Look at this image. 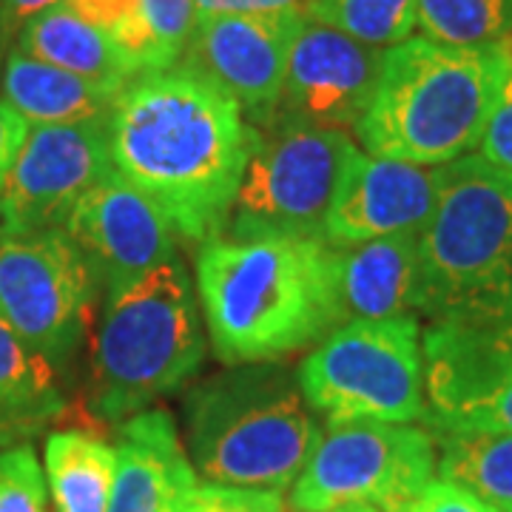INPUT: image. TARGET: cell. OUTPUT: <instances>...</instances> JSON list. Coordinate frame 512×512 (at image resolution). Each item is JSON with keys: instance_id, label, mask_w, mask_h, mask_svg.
<instances>
[{"instance_id": "obj_25", "label": "cell", "mask_w": 512, "mask_h": 512, "mask_svg": "<svg viewBox=\"0 0 512 512\" xmlns=\"http://www.w3.org/2000/svg\"><path fill=\"white\" fill-rule=\"evenodd\" d=\"M305 15L376 49L399 46L416 32V0H308Z\"/></svg>"}, {"instance_id": "obj_15", "label": "cell", "mask_w": 512, "mask_h": 512, "mask_svg": "<svg viewBox=\"0 0 512 512\" xmlns=\"http://www.w3.org/2000/svg\"><path fill=\"white\" fill-rule=\"evenodd\" d=\"M299 15L302 12L197 18L180 63L217 83L245 114L274 120Z\"/></svg>"}, {"instance_id": "obj_21", "label": "cell", "mask_w": 512, "mask_h": 512, "mask_svg": "<svg viewBox=\"0 0 512 512\" xmlns=\"http://www.w3.org/2000/svg\"><path fill=\"white\" fill-rule=\"evenodd\" d=\"M43 476L55 512H109L117 450L80 430H60L46 439Z\"/></svg>"}, {"instance_id": "obj_2", "label": "cell", "mask_w": 512, "mask_h": 512, "mask_svg": "<svg viewBox=\"0 0 512 512\" xmlns=\"http://www.w3.org/2000/svg\"><path fill=\"white\" fill-rule=\"evenodd\" d=\"M197 299L225 367L282 362L342 325L336 248L316 237L222 231L200 245Z\"/></svg>"}, {"instance_id": "obj_12", "label": "cell", "mask_w": 512, "mask_h": 512, "mask_svg": "<svg viewBox=\"0 0 512 512\" xmlns=\"http://www.w3.org/2000/svg\"><path fill=\"white\" fill-rule=\"evenodd\" d=\"M109 171V117L32 126L0 191V237L63 228L80 197Z\"/></svg>"}, {"instance_id": "obj_10", "label": "cell", "mask_w": 512, "mask_h": 512, "mask_svg": "<svg viewBox=\"0 0 512 512\" xmlns=\"http://www.w3.org/2000/svg\"><path fill=\"white\" fill-rule=\"evenodd\" d=\"M436 430L512 433V311H458L421 333Z\"/></svg>"}, {"instance_id": "obj_26", "label": "cell", "mask_w": 512, "mask_h": 512, "mask_svg": "<svg viewBox=\"0 0 512 512\" xmlns=\"http://www.w3.org/2000/svg\"><path fill=\"white\" fill-rule=\"evenodd\" d=\"M191 0H143V74L177 66L194 32Z\"/></svg>"}, {"instance_id": "obj_33", "label": "cell", "mask_w": 512, "mask_h": 512, "mask_svg": "<svg viewBox=\"0 0 512 512\" xmlns=\"http://www.w3.org/2000/svg\"><path fill=\"white\" fill-rule=\"evenodd\" d=\"M26 134H29V123L0 97V191L18 151L26 143Z\"/></svg>"}, {"instance_id": "obj_16", "label": "cell", "mask_w": 512, "mask_h": 512, "mask_svg": "<svg viewBox=\"0 0 512 512\" xmlns=\"http://www.w3.org/2000/svg\"><path fill=\"white\" fill-rule=\"evenodd\" d=\"M439 168L356 151L333 197L322 237L333 248L419 231L433 211Z\"/></svg>"}, {"instance_id": "obj_6", "label": "cell", "mask_w": 512, "mask_h": 512, "mask_svg": "<svg viewBox=\"0 0 512 512\" xmlns=\"http://www.w3.org/2000/svg\"><path fill=\"white\" fill-rule=\"evenodd\" d=\"M512 265V174L476 154L439 165L419 228V313L439 319L501 305Z\"/></svg>"}, {"instance_id": "obj_19", "label": "cell", "mask_w": 512, "mask_h": 512, "mask_svg": "<svg viewBox=\"0 0 512 512\" xmlns=\"http://www.w3.org/2000/svg\"><path fill=\"white\" fill-rule=\"evenodd\" d=\"M0 97L32 128L109 117L120 92L23 55L12 46L0 69Z\"/></svg>"}, {"instance_id": "obj_24", "label": "cell", "mask_w": 512, "mask_h": 512, "mask_svg": "<svg viewBox=\"0 0 512 512\" xmlns=\"http://www.w3.org/2000/svg\"><path fill=\"white\" fill-rule=\"evenodd\" d=\"M416 29L444 46H512V0H416Z\"/></svg>"}, {"instance_id": "obj_18", "label": "cell", "mask_w": 512, "mask_h": 512, "mask_svg": "<svg viewBox=\"0 0 512 512\" xmlns=\"http://www.w3.org/2000/svg\"><path fill=\"white\" fill-rule=\"evenodd\" d=\"M342 325L419 313V231L336 248Z\"/></svg>"}, {"instance_id": "obj_4", "label": "cell", "mask_w": 512, "mask_h": 512, "mask_svg": "<svg viewBox=\"0 0 512 512\" xmlns=\"http://www.w3.org/2000/svg\"><path fill=\"white\" fill-rule=\"evenodd\" d=\"M188 456L208 484L285 493L322 439L296 373L282 362L231 365L183 402Z\"/></svg>"}, {"instance_id": "obj_20", "label": "cell", "mask_w": 512, "mask_h": 512, "mask_svg": "<svg viewBox=\"0 0 512 512\" xmlns=\"http://www.w3.org/2000/svg\"><path fill=\"white\" fill-rule=\"evenodd\" d=\"M15 49L117 92H123L128 80H134L111 37L69 9L63 0L20 23Z\"/></svg>"}, {"instance_id": "obj_9", "label": "cell", "mask_w": 512, "mask_h": 512, "mask_svg": "<svg viewBox=\"0 0 512 512\" xmlns=\"http://www.w3.org/2000/svg\"><path fill=\"white\" fill-rule=\"evenodd\" d=\"M436 473V441L413 424L350 421L322 433L293 481L296 512H407Z\"/></svg>"}, {"instance_id": "obj_28", "label": "cell", "mask_w": 512, "mask_h": 512, "mask_svg": "<svg viewBox=\"0 0 512 512\" xmlns=\"http://www.w3.org/2000/svg\"><path fill=\"white\" fill-rule=\"evenodd\" d=\"M46 476L32 444L0 450V512H52Z\"/></svg>"}, {"instance_id": "obj_27", "label": "cell", "mask_w": 512, "mask_h": 512, "mask_svg": "<svg viewBox=\"0 0 512 512\" xmlns=\"http://www.w3.org/2000/svg\"><path fill=\"white\" fill-rule=\"evenodd\" d=\"M77 15L111 37L128 72L143 74V0H63Z\"/></svg>"}, {"instance_id": "obj_34", "label": "cell", "mask_w": 512, "mask_h": 512, "mask_svg": "<svg viewBox=\"0 0 512 512\" xmlns=\"http://www.w3.org/2000/svg\"><path fill=\"white\" fill-rule=\"evenodd\" d=\"M0 3H3L6 15H9V20L15 23V29H18L20 23H26L29 18H35V15H40L43 9L55 6V3H60V0H0Z\"/></svg>"}, {"instance_id": "obj_23", "label": "cell", "mask_w": 512, "mask_h": 512, "mask_svg": "<svg viewBox=\"0 0 512 512\" xmlns=\"http://www.w3.org/2000/svg\"><path fill=\"white\" fill-rule=\"evenodd\" d=\"M441 481L464 487L490 507L512 512V433L436 430Z\"/></svg>"}, {"instance_id": "obj_5", "label": "cell", "mask_w": 512, "mask_h": 512, "mask_svg": "<svg viewBox=\"0 0 512 512\" xmlns=\"http://www.w3.org/2000/svg\"><path fill=\"white\" fill-rule=\"evenodd\" d=\"M202 359L200 299L177 256L106 291L89 359V407L120 424L177 393Z\"/></svg>"}, {"instance_id": "obj_37", "label": "cell", "mask_w": 512, "mask_h": 512, "mask_svg": "<svg viewBox=\"0 0 512 512\" xmlns=\"http://www.w3.org/2000/svg\"><path fill=\"white\" fill-rule=\"evenodd\" d=\"M325 512H376V510H367V507H345V510H325Z\"/></svg>"}, {"instance_id": "obj_22", "label": "cell", "mask_w": 512, "mask_h": 512, "mask_svg": "<svg viewBox=\"0 0 512 512\" xmlns=\"http://www.w3.org/2000/svg\"><path fill=\"white\" fill-rule=\"evenodd\" d=\"M66 407L55 365L0 319V433L35 430Z\"/></svg>"}, {"instance_id": "obj_11", "label": "cell", "mask_w": 512, "mask_h": 512, "mask_svg": "<svg viewBox=\"0 0 512 512\" xmlns=\"http://www.w3.org/2000/svg\"><path fill=\"white\" fill-rule=\"evenodd\" d=\"M97 279L63 228L0 237V319L52 365L80 350Z\"/></svg>"}, {"instance_id": "obj_14", "label": "cell", "mask_w": 512, "mask_h": 512, "mask_svg": "<svg viewBox=\"0 0 512 512\" xmlns=\"http://www.w3.org/2000/svg\"><path fill=\"white\" fill-rule=\"evenodd\" d=\"M106 291L177 259V234L154 202L117 171L83 194L63 225Z\"/></svg>"}, {"instance_id": "obj_1", "label": "cell", "mask_w": 512, "mask_h": 512, "mask_svg": "<svg viewBox=\"0 0 512 512\" xmlns=\"http://www.w3.org/2000/svg\"><path fill=\"white\" fill-rule=\"evenodd\" d=\"M256 143L237 100L183 63L128 80L109 114L114 171L197 245L225 231Z\"/></svg>"}, {"instance_id": "obj_17", "label": "cell", "mask_w": 512, "mask_h": 512, "mask_svg": "<svg viewBox=\"0 0 512 512\" xmlns=\"http://www.w3.org/2000/svg\"><path fill=\"white\" fill-rule=\"evenodd\" d=\"M117 478L109 512H183L197 470L165 410H143L117 427Z\"/></svg>"}, {"instance_id": "obj_31", "label": "cell", "mask_w": 512, "mask_h": 512, "mask_svg": "<svg viewBox=\"0 0 512 512\" xmlns=\"http://www.w3.org/2000/svg\"><path fill=\"white\" fill-rule=\"evenodd\" d=\"M407 512H501L450 481H430Z\"/></svg>"}, {"instance_id": "obj_35", "label": "cell", "mask_w": 512, "mask_h": 512, "mask_svg": "<svg viewBox=\"0 0 512 512\" xmlns=\"http://www.w3.org/2000/svg\"><path fill=\"white\" fill-rule=\"evenodd\" d=\"M15 23L9 20L6 15V9H3V3H0V69H3V60L9 55V49H12V37H15Z\"/></svg>"}, {"instance_id": "obj_29", "label": "cell", "mask_w": 512, "mask_h": 512, "mask_svg": "<svg viewBox=\"0 0 512 512\" xmlns=\"http://www.w3.org/2000/svg\"><path fill=\"white\" fill-rule=\"evenodd\" d=\"M476 157L504 174H512V46L507 49L504 72L495 89L487 126L478 140Z\"/></svg>"}, {"instance_id": "obj_3", "label": "cell", "mask_w": 512, "mask_h": 512, "mask_svg": "<svg viewBox=\"0 0 512 512\" xmlns=\"http://www.w3.org/2000/svg\"><path fill=\"white\" fill-rule=\"evenodd\" d=\"M510 46H444L407 37L384 49L373 100L356 128L367 154L402 163H453L476 151Z\"/></svg>"}, {"instance_id": "obj_36", "label": "cell", "mask_w": 512, "mask_h": 512, "mask_svg": "<svg viewBox=\"0 0 512 512\" xmlns=\"http://www.w3.org/2000/svg\"><path fill=\"white\" fill-rule=\"evenodd\" d=\"M493 311H512V265H510V276H507V288H504V296H501V305L493 308Z\"/></svg>"}, {"instance_id": "obj_30", "label": "cell", "mask_w": 512, "mask_h": 512, "mask_svg": "<svg viewBox=\"0 0 512 512\" xmlns=\"http://www.w3.org/2000/svg\"><path fill=\"white\" fill-rule=\"evenodd\" d=\"M183 512H285L282 493L228 484H197Z\"/></svg>"}, {"instance_id": "obj_13", "label": "cell", "mask_w": 512, "mask_h": 512, "mask_svg": "<svg viewBox=\"0 0 512 512\" xmlns=\"http://www.w3.org/2000/svg\"><path fill=\"white\" fill-rule=\"evenodd\" d=\"M384 49L299 15L293 29L282 100L274 120L356 131L373 100Z\"/></svg>"}, {"instance_id": "obj_8", "label": "cell", "mask_w": 512, "mask_h": 512, "mask_svg": "<svg viewBox=\"0 0 512 512\" xmlns=\"http://www.w3.org/2000/svg\"><path fill=\"white\" fill-rule=\"evenodd\" d=\"M359 146L345 131L274 120L259 131L245 165L228 234H285L322 237L333 197Z\"/></svg>"}, {"instance_id": "obj_32", "label": "cell", "mask_w": 512, "mask_h": 512, "mask_svg": "<svg viewBox=\"0 0 512 512\" xmlns=\"http://www.w3.org/2000/svg\"><path fill=\"white\" fill-rule=\"evenodd\" d=\"M197 18L220 15H279V12H305L308 0H191Z\"/></svg>"}, {"instance_id": "obj_7", "label": "cell", "mask_w": 512, "mask_h": 512, "mask_svg": "<svg viewBox=\"0 0 512 512\" xmlns=\"http://www.w3.org/2000/svg\"><path fill=\"white\" fill-rule=\"evenodd\" d=\"M296 382L308 407L328 427L350 421H424L419 319H353L339 325L305 356Z\"/></svg>"}]
</instances>
